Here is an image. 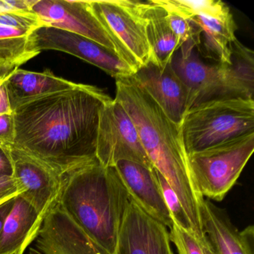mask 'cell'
Here are the masks:
<instances>
[{
    "label": "cell",
    "mask_w": 254,
    "mask_h": 254,
    "mask_svg": "<svg viewBox=\"0 0 254 254\" xmlns=\"http://www.w3.org/2000/svg\"><path fill=\"white\" fill-rule=\"evenodd\" d=\"M112 99L96 86L78 84L20 102L12 111L11 146L64 177L97 160L99 116Z\"/></svg>",
    "instance_id": "cell-1"
},
{
    "label": "cell",
    "mask_w": 254,
    "mask_h": 254,
    "mask_svg": "<svg viewBox=\"0 0 254 254\" xmlns=\"http://www.w3.org/2000/svg\"><path fill=\"white\" fill-rule=\"evenodd\" d=\"M116 97L133 120L153 167L181 200L196 238L205 236L200 208L203 196L191 175L180 126L166 115L133 76L116 79Z\"/></svg>",
    "instance_id": "cell-2"
},
{
    "label": "cell",
    "mask_w": 254,
    "mask_h": 254,
    "mask_svg": "<svg viewBox=\"0 0 254 254\" xmlns=\"http://www.w3.org/2000/svg\"><path fill=\"white\" fill-rule=\"evenodd\" d=\"M130 197L114 167L98 160L64 176L59 203L107 254H113Z\"/></svg>",
    "instance_id": "cell-3"
},
{
    "label": "cell",
    "mask_w": 254,
    "mask_h": 254,
    "mask_svg": "<svg viewBox=\"0 0 254 254\" xmlns=\"http://www.w3.org/2000/svg\"><path fill=\"white\" fill-rule=\"evenodd\" d=\"M172 65L188 90V110L221 99H254V53L238 40L233 44L231 64L206 63L194 50L177 52Z\"/></svg>",
    "instance_id": "cell-4"
},
{
    "label": "cell",
    "mask_w": 254,
    "mask_h": 254,
    "mask_svg": "<svg viewBox=\"0 0 254 254\" xmlns=\"http://www.w3.org/2000/svg\"><path fill=\"white\" fill-rule=\"evenodd\" d=\"M187 155L254 133V100L235 98L200 104L180 125Z\"/></svg>",
    "instance_id": "cell-5"
},
{
    "label": "cell",
    "mask_w": 254,
    "mask_h": 254,
    "mask_svg": "<svg viewBox=\"0 0 254 254\" xmlns=\"http://www.w3.org/2000/svg\"><path fill=\"white\" fill-rule=\"evenodd\" d=\"M254 151V133L188 155L191 175L202 195L221 201Z\"/></svg>",
    "instance_id": "cell-6"
},
{
    "label": "cell",
    "mask_w": 254,
    "mask_h": 254,
    "mask_svg": "<svg viewBox=\"0 0 254 254\" xmlns=\"http://www.w3.org/2000/svg\"><path fill=\"white\" fill-rule=\"evenodd\" d=\"M92 12L137 70L151 61L145 11L147 2L88 0Z\"/></svg>",
    "instance_id": "cell-7"
},
{
    "label": "cell",
    "mask_w": 254,
    "mask_h": 254,
    "mask_svg": "<svg viewBox=\"0 0 254 254\" xmlns=\"http://www.w3.org/2000/svg\"><path fill=\"white\" fill-rule=\"evenodd\" d=\"M96 157L105 167H114L120 161H130L154 168L133 120L114 99L101 111Z\"/></svg>",
    "instance_id": "cell-8"
},
{
    "label": "cell",
    "mask_w": 254,
    "mask_h": 254,
    "mask_svg": "<svg viewBox=\"0 0 254 254\" xmlns=\"http://www.w3.org/2000/svg\"><path fill=\"white\" fill-rule=\"evenodd\" d=\"M29 41L38 53L56 50L75 56L105 71L116 79L133 75L136 69L103 46L86 37L50 26H41L29 35Z\"/></svg>",
    "instance_id": "cell-9"
},
{
    "label": "cell",
    "mask_w": 254,
    "mask_h": 254,
    "mask_svg": "<svg viewBox=\"0 0 254 254\" xmlns=\"http://www.w3.org/2000/svg\"><path fill=\"white\" fill-rule=\"evenodd\" d=\"M32 11L39 17L44 26L57 28L86 37L111 50L129 64L123 50L92 12L88 0H37Z\"/></svg>",
    "instance_id": "cell-10"
},
{
    "label": "cell",
    "mask_w": 254,
    "mask_h": 254,
    "mask_svg": "<svg viewBox=\"0 0 254 254\" xmlns=\"http://www.w3.org/2000/svg\"><path fill=\"white\" fill-rule=\"evenodd\" d=\"M24 254H107L66 214L59 202L47 212Z\"/></svg>",
    "instance_id": "cell-11"
},
{
    "label": "cell",
    "mask_w": 254,
    "mask_h": 254,
    "mask_svg": "<svg viewBox=\"0 0 254 254\" xmlns=\"http://www.w3.org/2000/svg\"><path fill=\"white\" fill-rule=\"evenodd\" d=\"M3 151L11 161L13 176L25 190L20 197L30 203L44 219L47 212L59 202L64 177L12 146Z\"/></svg>",
    "instance_id": "cell-12"
},
{
    "label": "cell",
    "mask_w": 254,
    "mask_h": 254,
    "mask_svg": "<svg viewBox=\"0 0 254 254\" xmlns=\"http://www.w3.org/2000/svg\"><path fill=\"white\" fill-rule=\"evenodd\" d=\"M113 254H173L169 230L130 199Z\"/></svg>",
    "instance_id": "cell-13"
},
{
    "label": "cell",
    "mask_w": 254,
    "mask_h": 254,
    "mask_svg": "<svg viewBox=\"0 0 254 254\" xmlns=\"http://www.w3.org/2000/svg\"><path fill=\"white\" fill-rule=\"evenodd\" d=\"M132 76L166 115L180 126L188 111L189 92L172 64L160 68L149 62Z\"/></svg>",
    "instance_id": "cell-14"
},
{
    "label": "cell",
    "mask_w": 254,
    "mask_h": 254,
    "mask_svg": "<svg viewBox=\"0 0 254 254\" xmlns=\"http://www.w3.org/2000/svg\"><path fill=\"white\" fill-rule=\"evenodd\" d=\"M130 199L144 212L171 229L173 221L165 203L154 168L139 163L120 161L114 166Z\"/></svg>",
    "instance_id": "cell-15"
},
{
    "label": "cell",
    "mask_w": 254,
    "mask_h": 254,
    "mask_svg": "<svg viewBox=\"0 0 254 254\" xmlns=\"http://www.w3.org/2000/svg\"><path fill=\"white\" fill-rule=\"evenodd\" d=\"M200 217L203 232L218 254H254V226L238 231L225 212L209 200H203Z\"/></svg>",
    "instance_id": "cell-16"
},
{
    "label": "cell",
    "mask_w": 254,
    "mask_h": 254,
    "mask_svg": "<svg viewBox=\"0 0 254 254\" xmlns=\"http://www.w3.org/2000/svg\"><path fill=\"white\" fill-rule=\"evenodd\" d=\"M35 208L20 196L14 199L0 232V254H24L43 222Z\"/></svg>",
    "instance_id": "cell-17"
},
{
    "label": "cell",
    "mask_w": 254,
    "mask_h": 254,
    "mask_svg": "<svg viewBox=\"0 0 254 254\" xmlns=\"http://www.w3.org/2000/svg\"><path fill=\"white\" fill-rule=\"evenodd\" d=\"M200 30L198 50L215 63L231 64L233 46L237 40L236 23L230 13L222 17L197 16L191 20Z\"/></svg>",
    "instance_id": "cell-18"
},
{
    "label": "cell",
    "mask_w": 254,
    "mask_h": 254,
    "mask_svg": "<svg viewBox=\"0 0 254 254\" xmlns=\"http://www.w3.org/2000/svg\"><path fill=\"white\" fill-rule=\"evenodd\" d=\"M5 84L13 111L20 102L69 90L78 84L56 76L49 69L38 72L18 68L7 75Z\"/></svg>",
    "instance_id": "cell-19"
},
{
    "label": "cell",
    "mask_w": 254,
    "mask_h": 254,
    "mask_svg": "<svg viewBox=\"0 0 254 254\" xmlns=\"http://www.w3.org/2000/svg\"><path fill=\"white\" fill-rule=\"evenodd\" d=\"M145 17L151 48L150 62L159 67H166L172 64L174 56L181 48L179 43L166 20V11L161 7L148 1Z\"/></svg>",
    "instance_id": "cell-20"
},
{
    "label": "cell",
    "mask_w": 254,
    "mask_h": 254,
    "mask_svg": "<svg viewBox=\"0 0 254 254\" xmlns=\"http://www.w3.org/2000/svg\"><path fill=\"white\" fill-rule=\"evenodd\" d=\"M32 32L0 26V76H5L41 53L29 41Z\"/></svg>",
    "instance_id": "cell-21"
},
{
    "label": "cell",
    "mask_w": 254,
    "mask_h": 254,
    "mask_svg": "<svg viewBox=\"0 0 254 254\" xmlns=\"http://www.w3.org/2000/svg\"><path fill=\"white\" fill-rule=\"evenodd\" d=\"M166 12L176 14L186 20L197 16L222 17L230 14L229 7L220 0H151Z\"/></svg>",
    "instance_id": "cell-22"
},
{
    "label": "cell",
    "mask_w": 254,
    "mask_h": 254,
    "mask_svg": "<svg viewBox=\"0 0 254 254\" xmlns=\"http://www.w3.org/2000/svg\"><path fill=\"white\" fill-rule=\"evenodd\" d=\"M156 173H157V179L160 183L165 203L169 209V214L174 224L184 229L186 231L192 233L195 236L192 225L187 216V212H185L181 204L179 197H178L172 187L169 185L167 181L165 179L164 177L160 175L157 170H156Z\"/></svg>",
    "instance_id": "cell-23"
},
{
    "label": "cell",
    "mask_w": 254,
    "mask_h": 254,
    "mask_svg": "<svg viewBox=\"0 0 254 254\" xmlns=\"http://www.w3.org/2000/svg\"><path fill=\"white\" fill-rule=\"evenodd\" d=\"M170 239L179 254H205L200 241L192 234L173 224L170 229Z\"/></svg>",
    "instance_id": "cell-24"
},
{
    "label": "cell",
    "mask_w": 254,
    "mask_h": 254,
    "mask_svg": "<svg viewBox=\"0 0 254 254\" xmlns=\"http://www.w3.org/2000/svg\"><path fill=\"white\" fill-rule=\"evenodd\" d=\"M24 192L25 190L13 175L0 176V206Z\"/></svg>",
    "instance_id": "cell-25"
},
{
    "label": "cell",
    "mask_w": 254,
    "mask_h": 254,
    "mask_svg": "<svg viewBox=\"0 0 254 254\" xmlns=\"http://www.w3.org/2000/svg\"><path fill=\"white\" fill-rule=\"evenodd\" d=\"M14 123L12 114L0 115V143L2 150L14 143Z\"/></svg>",
    "instance_id": "cell-26"
},
{
    "label": "cell",
    "mask_w": 254,
    "mask_h": 254,
    "mask_svg": "<svg viewBox=\"0 0 254 254\" xmlns=\"http://www.w3.org/2000/svg\"><path fill=\"white\" fill-rule=\"evenodd\" d=\"M37 0H0L1 13L32 11V8Z\"/></svg>",
    "instance_id": "cell-27"
},
{
    "label": "cell",
    "mask_w": 254,
    "mask_h": 254,
    "mask_svg": "<svg viewBox=\"0 0 254 254\" xmlns=\"http://www.w3.org/2000/svg\"><path fill=\"white\" fill-rule=\"evenodd\" d=\"M6 77L0 76V115L12 114L9 96L7 91Z\"/></svg>",
    "instance_id": "cell-28"
},
{
    "label": "cell",
    "mask_w": 254,
    "mask_h": 254,
    "mask_svg": "<svg viewBox=\"0 0 254 254\" xmlns=\"http://www.w3.org/2000/svg\"><path fill=\"white\" fill-rule=\"evenodd\" d=\"M12 174L11 161L5 151L0 148V176L12 175Z\"/></svg>",
    "instance_id": "cell-29"
},
{
    "label": "cell",
    "mask_w": 254,
    "mask_h": 254,
    "mask_svg": "<svg viewBox=\"0 0 254 254\" xmlns=\"http://www.w3.org/2000/svg\"><path fill=\"white\" fill-rule=\"evenodd\" d=\"M13 203H14V199L0 206V232L2 230V224H3L5 218L12 208Z\"/></svg>",
    "instance_id": "cell-30"
},
{
    "label": "cell",
    "mask_w": 254,
    "mask_h": 254,
    "mask_svg": "<svg viewBox=\"0 0 254 254\" xmlns=\"http://www.w3.org/2000/svg\"><path fill=\"white\" fill-rule=\"evenodd\" d=\"M199 241H200V245H201L205 254H218L217 251L214 249L212 245H211L210 242H209L206 236H205L203 239Z\"/></svg>",
    "instance_id": "cell-31"
},
{
    "label": "cell",
    "mask_w": 254,
    "mask_h": 254,
    "mask_svg": "<svg viewBox=\"0 0 254 254\" xmlns=\"http://www.w3.org/2000/svg\"><path fill=\"white\" fill-rule=\"evenodd\" d=\"M0 147H1V143H0Z\"/></svg>",
    "instance_id": "cell-32"
}]
</instances>
